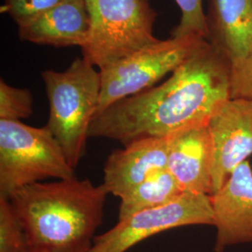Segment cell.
<instances>
[{
  "label": "cell",
  "mask_w": 252,
  "mask_h": 252,
  "mask_svg": "<svg viewBox=\"0 0 252 252\" xmlns=\"http://www.w3.org/2000/svg\"><path fill=\"white\" fill-rule=\"evenodd\" d=\"M210 195L184 192L162 207L139 211L94 237L89 252H126L155 234L185 226H213Z\"/></svg>",
  "instance_id": "7"
},
{
  "label": "cell",
  "mask_w": 252,
  "mask_h": 252,
  "mask_svg": "<svg viewBox=\"0 0 252 252\" xmlns=\"http://www.w3.org/2000/svg\"><path fill=\"white\" fill-rule=\"evenodd\" d=\"M229 99L231 62L205 40L166 81L96 114L89 137L117 140L124 146L142 137H165L207 125Z\"/></svg>",
  "instance_id": "1"
},
{
  "label": "cell",
  "mask_w": 252,
  "mask_h": 252,
  "mask_svg": "<svg viewBox=\"0 0 252 252\" xmlns=\"http://www.w3.org/2000/svg\"><path fill=\"white\" fill-rule=\"evenodd\" d=\"M208 128L214 151L213 194L252 155V101L228 100L210 119Z\"/></svg>",
  "instance_id": "8"
},
{
  "label": "cell",
  "mask_w": 252,
  "mask_h": 252,
  "mask_svg": "<svg viewBox=\"0 0 252 252\" xmlns=\"http://www.w3.org/2000/svg\"><path fill=\"white\" fill-rule=\"evenodd\" d=\"M168 137H142L110 153L104 165L108 193L121 199L154 174L166 169Z\"/></svg>",
  "instance_id": "11"
},
{
  "label": "cell",
  "mask_w": 252,
  "mask_h": 252,
  "mask_svg": "<svg viewBox=\"0 0 252 252\" xmlns=\"http://www.w3.org/2000/svg\"><path fill=\"white\" fill-rule=\"evenodd\" d=\"M183 193L167 169L158 172L121 198L118 220L142 210L167 205Z\"/></svg>",
  "instance_id": "14"
},
{
  "label": "cell",
  "mask_w": 252,
  "mask_h": 252,
  "mask_svg": "<svg viewBox=\"0 0 252 252\" xmlns=\"http://www.w3.org/2000/svg\"><path fill=\"white\" fill-rule=\"evenodd\" d=\"M181 18L180 24L172 31V36H198L208 41L207 14L203 8V0H175Z\"/></svg>",
  "instance_id": "17"
},
{
  "label": "cell",
  "mask_w": 252,
  "mask_h": 252,
  "mask_svg": "<svg viewBox=\"0 0 252 252\" xmlns=\"http://www.w3.org/2000/svg\"><path fill=\"white\" fill-rule=\"evenodd\" d=\"M90 34L82 57L99 70L158 40L150 0H85Z\"/></svg>",
  "instance_id": "4"
},
{
  "label": "cell",
  "mask_w": 252,
  "mask_h": 252,
  "mask_svg": "<svg viewBox=\"0 0 252 252\" xmlns=\"http://www.w3.org/2000/svg\"><path fill=\"white\" fill-rule=\"evenodd\" d=\"M205 40L192 36L158 39L99 70L101 91L96 114L120 100L156 86L163 77L187 60Z\"/></svg>",
  "instance_id": "6"
},
{
  "label": "cell",
  "mask_w": 252,
  "mask_h": 252,
  "mask_svg": "<svg viewBox=\"0 0 252 252\" xmlns=\"http://www.w3.org/2000/svg\"><path fill=\"white\" fill-rule=\"evenodd\" d=\"M108 191L76 177L36 182L9 197L33 252H89Z\"/></svg>",
  "instance_id": "2"
},
{
  "label": "cell",
  "mask_w": 252,
  "mask_h": 252,
  "mask_svg": "<svg viewBox=\"0 0 252 252\" xmlns=\"http://www.w3.org/2000/svg\"><path fill=\"white\" fill-rule=\"evenodd\" d=\"M231 98L252 101V50L231 63Z\"/></svg>",
  "instance_id": "19"
},
{
  "label": "cell",
  "mask_w": 252,
  "mask_h": 252,
  "mask_svg": "<svg viewBox=\"0 0 252 252\" xmlns=\"http://www.w3.org/2000/svg\"><path fill=\"white\" fill-rule=\"evenodd\" d=\"M208 41L231 63L252 50V0H210Z\"/></svg>",
  "instance_id": "13"
},
{
  "label": "cell",
  "mask_w": 252,
  "mask_h": 252,
  "mask_svg": "<svg viewBox=\"0 0 252 252\" xmlns=\"http://www.w3.org/2000/svg\"><path fill=\"white\" fill-rule=\"evenodd\" d=\"M27 237L9 198L0 196V252H27Z\"/></svg>",
  "instance_id": "15"
},
{
  "label": "cell",
  "mask_w": 252,
  "mask_h": 252,
  "mask_svg": "<svg viewBox=\"0 0 252 252\" xmlns=\"http://www.w3.org/2000/svg\"><path fill=\"white\" fill-rule=\"evenodd\" d=\"M49 101L46 127L75 169L86 151L89 130L99 104L101 78L94 64L76 58L64 71L41 73Z\"/></svg>",
  "instance_id": "3"
},
{
  "label": "cell",
  "mask_w": 252,
  "mask_h": 252,
  "mask_svg": "<svg viewBox=\"0 0 252 252\" xmlns=\"http://www.w3.org/2000/svg\"><path fill=\"white\" fill-rule=\"evenodd\" d=\"M213 227L216 229L214 252L252 243V166L240 164L215 193L210 195Z\"/></svg>",
  "instance_id": "9"
},
{
  "label": "cell",
  "mask_w": 252,
  "mask_h": 252,
  "mask_svg": "<svg viewBox=\"0 0 252 252\" xmlns=\"http://www.w3.org/2000/svg\"><path fill=\"white\" fill-rule=\"evenodd\" d=\"M75 177V169L51 131L0 120V196L49 178Z\"/></svg>",
  "instance_id": "5"
},
{
  "label": "cell",
  "mask_w": 252,
  "mask_h": 252,
  "mask_svg": "<svg viewBox=\"0 0 252 252\" xmlns=\"http://www.w3.org/2000/svg\"><path fill=\"white\" fill-rule=\"evenodd\" d=\"M27 252H30V251H28Z\"/></svg>",
  "instance_id": "20"
},
{
  "label": "cell",
  "mask_w": 252,
  "mask_h": 252,
  "mask_svg": "<svg viewBox=\"0 0 252 252\" xmlns=\"http://www.w3.org/2000/svg\"><path fill=\"white\" fill-rule=\"evenodd\" d=\"M90 29L85 0H63L36 20L19 27L18 35L22 40L39 45L82 48Z\"/></svg>",
  "instance_id": "12"
},
{
  "label": "cell",
  "mask_w": 252,
  "mask_h": 252,
  "mask_svg": "<svg viewBox=\"0 0 252 252\" xmlns=\"http://www.w3.org/2000/svg\"><path fill=\"white\" fill-rule=\"evenodd\" d=\"M63 0H5L4 9L17 27H22L36 20Z\"/></svg>",
  "instance_id": "18"
},
{
  "label": "cell",
  "mask_w": 252,
  "mask_h": 252,
  "mask_svg": "<svg viewBox=\"0 0 252 252\" xmlns=\"http://www.w3.org/2000/svg\"><path fill=\"white\" fill-rule=\"evenodd\" d=\"M33 113V96L25 88L10 86L0 81V120L20 122Z\"/></svg>",
  "instance_id": "16"
},
{
  "label": "cell",
  "mask_w": 252,
  "mask_h": 252,
  "mask_svg": "<svg viewBox=\"0 0 252 252\" xmlns=\"http://www.w3.org/2000/svg\"><path fill=\"white\" fill-rule=\"evenodd\" d=\"M168 137L166 169L184 192L212 194L214 151L207 125L191 126Z\"/></svg>",
  "instance_id": "10"
}]
</instances>
